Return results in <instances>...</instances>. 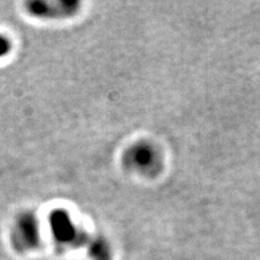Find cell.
<instances>
[{"label": "cell", "mask_w": 260, "mask_h": 260, "mask_svg": "<svg viewBox=\"0 0 260 260\" xmlns=\"http://www.w3.org/2000/svg\"><path fill=\"white\" fill-rule=\"evenodd\" d=\"M50 226L54 239L62 245L81 246L88 238L72 222L69 215L63 210H55L50 215Z\"/></svg>", "instance_id": "obj_1"}, {"label": "cell", "mask_w": 260, "mask_h": 260, "mask_svg": "<svg viewBox=\"0 0 260 260\" xmlns=\"http://www.w3.org/2000/svg\"><path fill=\"white\" fill-rule=\"evenodd\" d=\"M39 240L38 223L36 218L25 214L16 220L13 231V242L16 248L20 250H27L34 248Z\"/></svg>", "instance_id": "obj_2"}, {"label": "cell", "mask_w": 260, "mask_h": 260, "mask_svg": "<svg viewBox=\"0 0 260 260\" xmlns=\"http://www.w3.org/2000/svg\"><path fill=\"white\" fill-rule=\"evenodd\" d=\"M126 159L130 167L148 173L155 165V153L148 144H138L129 150Z\"/></svg>", "instance_id": "obj_3"}, {"label": "cell", "mask_w": 260, "mask_h": 260, "mask_svg": "<svg viewBox=\"0 0 260 260\" xmlns=\"http://www.w3.org/2000/svg\"><path fill=\"white\" fill-rule=\"evenodd\" d=\"M90 256L92 260H109L110 259V249L107 243L102 240H95L90 243Z\"/></svg>", "instance_id": "obj_4"}, {"label": "cell", "mask_w": 260, "mask_h": 260, "mask_svg": "<svg viewBox=\"0 0 260 260\" xmlns=\"http://www.w3.org/2000/svg\"><path fill=\"white\" fill-rule=\"evenodd\" d=\"M10 48H11V45L9 40L4 36H0V58L9 53Z\"/></svg>", "instance_id": "obj_5"}]
</instances>
